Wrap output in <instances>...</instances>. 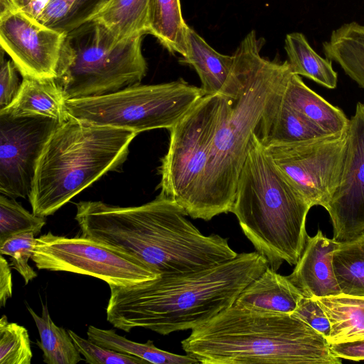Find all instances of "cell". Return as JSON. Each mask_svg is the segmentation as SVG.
I'll use <instances>...</instances> for the list:
<instances>
[{
    "label": "cell",
    "instance_id": "7402d4cb",
    "mask_svg": "<svg viewBox=\"0 0 364 364\" xmlns=\"http://www.w3.org/2000/svg\"><path fill=\"white\" fill-rule=\"evenodd\" d=\"M314 298L330 321L329 344L364 339V296L340 293Z\"/></svg>",
    "mask_w": 364,
    "mask_h": 364
},
{
    "label": "cell",
    "instance_id": "1f68e13d",
    "mask_svg": "<svg viewBox=\"0 0 364 364\" xmlns=\"http://www.w3.org/2000/svg\"><path fill=\"white\" fill-rule=\"evenodd\" d=\"M73 341L80 352L90 364H144L146 360L136 356L123 354L100 346L89 339L86 340L72 330H68Z\"/></svg>",
    "mask_w": 364,
    "mask_h": 364
},
{
    "label": "cell",
    "instance_id": "74e56055",
    "mask_svg": "<svg viewBox=\"0 0 364 364\" xmlns=\"http://www.w3.org/2000/svg\"><path fill=\"white\" fill-rule=\"evenodd\" d=\"M15 3H17L22 8L26 7L32 0H11Z\"/></svg>",
    "mask_w": 364,
    "mask_h": 364
},
{
    "label": "cell",
    "instance_id": "277c9868",
    "mask_svg": "<svg viewBox=\"0 0 364 364\" xmlns=\"http://www.w3.org/2000/svg\"><path fill=\"white\" fill-rule=\"evenodd\" d=\"M203 364H341L321 333L292 314L234 305L192 329L181 341Z\"/></svg>",
    "mask_w": 364,
    "mask_h": 364
},
{
    "label": "cell",
    "instance_id": "8992f818",
    "mask_svg": "<svg viewBox=\"0 0 364 364\" xmlns=\"http://www.w3.org/2000/svg\"><path fill=\"white\" fill-rule=\"evenodd\" d=\"M134 131L71 117L55 129L38 160L28 197L32 213L53 215L126 159Z\"/></svg>",
    "mask_w": 364,
    "mask_h": 364
},
{
    "label": "cell",
    "instance_id": "4dcf8cb0",
    "mask_svg": "<svg viewBox=\"0 0 364 364\" xmlns=\"http://www.w3.org/2000/svg\"><path fill=\"white\" fill-rule=\"evenodd\" d=\"M35 235L32 231L24 232L12 235L0 242L1 255L10 257L11 268L21 275L25 284L37 277L36 272L28 264L36 242Z\"/></svg>",
    "mask_w": 364,
    "mask_h": 364
},
{
    "label": "cell",
    "instance_id": "f1b7e54d",
    "mask_svg": "<svg viewBox=\"0 0 364 364\" xmlns=\"http://www.w3.org/2000/svg\"><path fill=\"white\" fill-rule=\"evenodd\" d=\"M32 357L27 329L9 322L3 315L0 318V364H30Z\"/></svg>",
    "mask_w": 364,
    "mask_h": 364
},
{
    "label": "cell",
    "instance_id": "ffe728a7",
    "mask_svg": "<svg viewBox=\"0 0 364 364\" xmlns=\"http://www.w3.org/2000/svg\"><path fill=\"white\" fill-rule=\"evenodd\" d=\"M326 58L337 63L345 74L364 89V25L345 23L322 43Z\"/></svg>",
    "mask_w": 364,
    "mask_h": 364
},
{
    "label": "cell",
    "instance_id": "d6986e66",
    "mask_svg": "<svg viewBox=\"0 0 364 364\" xmlns=\"http://www.w3.org/2000/svg\"><path fill=\"white\" fill-rule=\"evenodd\" d=\"M179 62L195 69L204 95H211L218 94L223 87L230 74L234 56L220 53L189 27L186 54Z\"/></svg>",
    "mask_w": 364,
    "mask_h": 364
},
{
    "label": "cell",
    "instance_id": "5b68a950",
    "mask_svg": "<svg viewBox=\"0 0 364 364\" xmlns=\"http://www.w3.org/2000/svg\"><path fill=\"white\" fill-rule=\"evenodd\" d=\"M311 207L277 168L256 132L237 183L231 208L255 250L277 271L296 265L304 251Z\"/></svg>",
    "mask_w": 364,
    "mask_h": 364
},
{
    "label": "cell",
    "instance_id": "7a4b0ae2",
    "mask_svg": "<svg viewBox=\"0 0 364 364\" xmlns=\"http://www.w3.org/2000/svg\"><path fill=\"white\" fill-rule=\"evenodd\" d=\"M262 42L254 30L246 35L218 92L220 107L203 188L205 221L231 211L250 139L282 97L293 73L288 60L261 56Z\"/></svg>",
    "mask_w": 364,
    "mask_h": 364
},
{
    "label": "cell",
    "instance_id": "30bf717a",
    "mask_svg": "<svg viewBox=\"0 0 364 364\" xmlns=\"http://www.w3.org/2000/svg\"><path fill=\"white\" fill-rule=\"evenodd\" d=\"M38 269L88 275L109 286L129 287L160 275L138 262L82 236L67 237L49 232L36 238L31 257Z\"/></svg>",
    "mask_w": 364,
    "mask_h": 364
},
{
    "label": "cell",
    "instance_id": "52a82bcc",
    "mask_svg": "<svg viewBox=\"0 0 364 364\" xmlns=\"http://www.w3.org/2000/svg\"><path fill=\"white\" fill-rule=\"evenodd\" d=\"M55 78L66 100L111 94L139 85L147 72L144 36L117 41L90 21L68 33Z\"/></svg>",
    "mask_w": 364,
    "mask_h": 364
},
{
    "label": "cell",
    "instance_id": "8fae6325",
    "mask_svg": "<svg viewBox=\"0 0 364 364\" xmlns=\"http://www.w3.org/2000/svg\"><path fill=\"white\" fill-rule=\"evenodd\" d=\"M347 143L346 131L265 147L277 168L309 205L326 208L341 181Z\"/></svg>",
    "mask_w": 364,
    "mask_h": 364
},
{
    "label": "cell",
    "instance_id": "836d02e7",
    "mask_svg": "<svg viewBox=\"0 0 364 364\" xmlns=\"http://www.w3.org/2000/svg\"><path fill=\"white\" fill-rule=\"evenodd\" d=\"M292 314L309 324L327 340L331 332V323L323 308L314 297L304 296Z\"/></svg>",
    "mask_w": 364,
    "mask_h": 364
},
{
    "label": "cell",
    "instance_id": "d590c367",
    "mask_svg": "<svg viewBox=\"0 0 364 364\" xmlns=\"http://www.w3.org/2000/svg\"><path fill=\"white\" fill-rule=\"evenodd\" d=\"M333 353L341 359L364 360V339L330 344Z\"/></svg>",
    "mask_w": 364,
    "mask_h": 364
},
{
    "label": "cell",
    "instance_id": "9c48e42d",
    "mask_svg": "<svg viewBox=\"0 0 364 364\" xmlns=\"http://www.w3.org/2000/svg\"><path fill=\"white\" fill-rule=\"evenodd\" d=\"M220 95H204L170 131L159 167V194L181 205L193 219L203 218V188L216 129Z\"/></svg>",
    "mask_w": 364,
    "mask_h": 364
},
{
    "label": "cell",
    "instance_id": "7c38bea8",
    "mask_svg": "<svg viewBox=\"0 0 364 364\" xmlns=\"http://www.w3.org/2000/svg\"><path fill=\"white\" fill-rule=\"evenodd\" d=\"M0 43L23 77L56 78L68 34L48 26L11 0H0Z\"/></svg>",
    "mask_w": 364,
    "mask_h": 364
},
{
    "label": "cell",
    "instance_id": "6da1fadb",
    "mask_svg": "<svg viewBox=\"0 0 364 364\" xmlns=\"http://www.w3.org/2000/svg\"><path fill=\"white\" fill-rule=\"evenodd\" d=\"M81 236L144 265L160 275H179L210 267L238 253L227 238L205 235L185 210L159 194L139 206L120 207L101 201L76 204Z\"/></svg>",
    "mask_w": 364,
    "mask_h": 364
},
{
    "label": "cell",
    "instance_id": "e0dca14e",
    "mask_svg": "<svg viewBox=\"0 0 364 364\" xmlns=\"http://www.w3.org/2000/svg\"><path fill=\"white\" fill-rule=\"evenodd\" d=\"M282 97L288 105L323 134L333 135L347 131L350 119L343 110L309 88L301 76L291 74Z\"/></svg>",
    "mask_w": 364,
    "mask_h": 364
},
{
    "label": "cell",
    "instance_id": "3957f363",
    "mask_svg": "<svg viewBox=\"0 0 364 364\" xmlns=\"http://www.w3.org/2000/svg\"><path fill=\"white\" fill-rule=\"evenodd\" d=\"M267 267L257 251L242 252L196 272L129 287L109 286L107 320L125 332L144 328L165 336L192 330L231 306Z\"/></svg>",
    "mask_w": 364,
    "mask_h": 364
},
{
    "label": "cell",
    "instance_id": "603a6c76",
    "mask_svg": "<svg viewBox=\"0 0 364 364\" xmlns=\"http://www.w3.org/2000/svg\"><path fill=\"white\" fill-rule=\"evenodd\" d=\"M188 28L180 0L149 1L148 34L154 36L170 53L186 55Z\"/></svg>",
    "mask_w": 364,
    "mask_h": 364
},
{
    "label": "cell",
    "instance_id": "44dd1931",
    "mask_svg": "<svg viewBox=\"0 0 364 364\" xmlns=\"http://www.w3.org/2000/svg\"><path fill=\"white\" fill-rule=\"evenodd\" d=\"M257 134L264 146L296 143L326 136L288 105L282 96L264 117Z\"/></svg>",
    "mask_w": 364,
    "mask_h": 364
},
{
    "label": "cell",
    "instance_id": "ac0fdd59",
    "mask_svg": "<svg viewBox=\"0 0 364 364\" xmlns=\"http://www.w3.org/2000/svg\"><path fill=\"white\" fill-rule=\"evenodd\" d=\"M65 101L55 78L23 77L16 98L0 112L13 115H41L63 122L69 117Z\"/></svg>",
    "mask_w": 364,
    "mask_h": 364
},
{
    "label": "cell",
    "instance_id": "484cf974",
    "mask_svg": "<svg viewBox=\"0 0 364 364\" xmlns=\"http://www.w3.org/2000/svg\"><path fill=\"white\" fill-rule=\"evenodd\" d=\"M87 338L95 343L120 353L136 356L154 364H196L198 360L186 355H177L156 347L152 341L136 343L118 335L114 330L90 326Z\"/></svg>",
    "mask_w": 364,
    "mask_h": 364
},
{
    "label": "cell",
    "instance_id": "9a60e30c",
    "mask_svg": "<svg viewBox=\"0 0 364 364\" xmlns=\"http://www.w3.org/2000/svg\"><path fill=\"white\" fill-rule=\"evenodd\" d=\"M338 241L326 237L318 230L307 235L301 256L289 280L306 297H321L341 293L333 267V254Z\"/></svg>",
    "mask_w": 364,
    "mask_h": 364
},
{
    "label": "cell",
    "instance_id": "cb8c5ba5",
    "mask_svg": "<svg viewBox=\"0 0 364 364\" xmlns=\"http://www.w3.org/2000/svg\"><path fill=\"white\" fill-rule=\"evenodd\" d=\"M150 0H110L92 19L117 41L148 34Z\"/></svg>",
    "mask_w": 364,
    "mask_h": 364
},
{
    "label": "cell",
    "instance_id": "4fadbf2b",
    "mask_svg": "<svg viewBox=\"0 0 364 364\" xmlns=\"http://www.w3.org/2000/svg\"><path fill=\"white\" fill-rule=\"evenodd\" d=\"M61 122L41 115L0 112V192L29 197L36 167L50 136Z\"/></svg>",
    "mask_w": 364,
    "mask_h": 364
},
{
    "label": "cell",
    "instance_id": "83f0119b",
    "mask_svg": "<svg viewBox=\"0 0 364 364\" xmlns=\"http://www.w3.org/2000/svg\"><path fill=\"white\" fill-rule=\"evenodd\" d=\"M333 267L341 293L364 296V232L338 242Z\"/></svg>",
    "mask_w": 364,
    "mask_h": 364
},
{
    "label": "cell",
    "instance_id": "ba28073f",
    "mask_svg": "<svg viewBox=\"0 0 364 364\" xmlns=\"http://www.w3.org/2000/svg\"><path fill=\"white\" fill-rule=\"evenodd\" d=\"M204 96L183 78L136 85L96 97L65 101L69 117L97 126L139 132L173 127Z\"/></svg>",
    "mask_w": 364,
    "mask_h": 364
},
{
    "label": "cell",
    "instance_id": "8d00e7d4",
    "mask_svg": "<svg viewBox=\"0 0 364 364\" xmlns=\"http://www.w3.org/2000/svg\"><path fill=\"white\" fill-rule=\"evenodd\" d=\"M11 265L3 255H0V306L3 308L12 296V275Z\"/></svg>",
    "mask_w": 364,
    "mask_h": 364
},
{
    "label": "cell",
    "instance_id": "2e32d148",
    "mask_svg": "<svg viewBox=\"0 0 364 364\" xmlns=\"http://www.w3.org/2000/svg\"><path fill=\"white\" fill-rule=\"evenodd\" d=\"M303 296L287 276L267 267L241 291L232 305L252 311L292 314Z\"/></svg>",
    "mask_w": 364,
    "mask_h": 364
},
{
    "label": "cell",
    "instance_id": "f546056e",
    "mask_svg": "<svg viewBox=\"0 0 364 364\" xmlns=\"http://www.w3.org/2000/svg\"><path fill=\"white\" fill-rule=\"evenodd\" d=\"M45 217L31 213L14 198L0 196V242L6 238L24 232L40 233L46 225Z\"/></svg>",
    "mask_w": 364,
    "mask_h": 364
},
{
    "label": "cell",
    "instance_id": "4316f807",
    "mask_svg": "<svg viewBox=\"0 0 364 364\" xmlns=\"http://www.w3.org/2000/svg\"><path fill=\"white\" fill-rule=\"evenodd\" d=\"M27 309L33 317L40 336L38 346L43 351V362L47 364H76L82 360L68 331L58 326L50 318L47 305L43 304L41 316L29 306Z\"/></svg>",
    "mask_w": 364,
    "mask_h": 364
},
{
    "label": "cell",
    "instance_id": "5bb4252c",
    "mask_svg": "<svg viewBox=\"0 0 364 364\" xmlns=\"http://www.w3.org/2000/svg\"><path fill=\"white\" fill-rule=\"evenodd\" d=\"M347 152L341 181L326 207L338 242L364 232V103L358 102L347 129Z\"/></svg>",
    "mask_w": 364,
    "mask_h": 364
},
{
    "label": "cell",
    "instance_id": "e575fe53",
    "mask_svg": "<svg viewBox=\"0 0 364 364\" xmlns=\"http://www.w3.org/2000/svg\"><path fill=\"white\" fill-rule=\"evenodd\" d=\"M1 49L0 69V111L6 109L16 98L21 82L17 75L18 71L12 60L4 58Z\"/></svg>",
    "mask_w": 364,
    "mask_h": 364
},
{
    "label": "cell",
    "instance_id": "d4e9b609",
    "mask_svg": "<svg viewBox=\"0 0 364 364\" xmlns=\"http://www.w3.org/2000/svg\"><path fill=\"white\" fill-rule=\"evenodd\" d=\"M284 50L294 74L307 77L328 89L337 87L338 73L333 68V62L319 55L302 33L287 34Z\"/></svg>",
    "mask_w": 364,
    "mask_h": 364
},
{
    "label": "cell",
    "instance_id": "d6a6232c",
    "mask_svg": "<svg viewBox=\"0 0 364 364\" xmlns=\"http://www.w3.org/2000/svg\"><path fill=\"white\" fill-rule=\"evenodd\" d=\"M110 0H75L68 16L58 30L66 33L92 21Z\"/></svg>",
    "mask_w": 364,
    "mask_h": 364
}]
</instances>
